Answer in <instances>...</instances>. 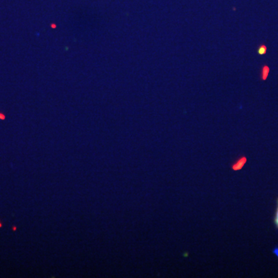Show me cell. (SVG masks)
Listing matches in <instances>:
<instances>
[{
  "instance_id": "2",
  "label": "cell",
  "mask_w": 278,
  "mask_h": 278,
  "mask_svg": "<svg viewBox=\"0 0 278 278\" xmlns=\"http://www.w3.org/2000/svg\"><path fill=\"white\" fill-rule=\"evenodd\" d=\"M267 50V48L266 46H265L264 44H261V45L259 46L258 50H257V53H258L259 55H264L266 54Z\"/></svg>"
},
{
  "instance_id": "1",
  "label": "cell",
  "mask_w": 278,
  "mask_h": 278,
  "mask_svg": "<svg viewBox=\"0 0 278 278\" xmlns=\"http://www.w3.org/2000/svg\"><path fill=\"white\" fill-rule=\"evenodd\" d=\"M270 73V67L267 65H263L261 69V74H260V78L262 80H266L267 79L268 75Z\"/></svg>"
},
{
  "instance_id": "3",
  "label": "cell",
  "mask_w": 278,
  "mask_h": 278,
  "mask_svg": "<svg viewBox=\"0 0 278 278\" xmlns=\"http://www.w3.org/2000/svg\"><path fill=\"white\" fill-rule=\"evenodd\" d=\"M274 223H275L276 226L278 228V200H277V212H276V216L275 218H274Z\"/></svg>"
}]
</instances>
